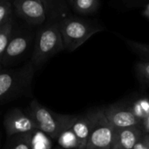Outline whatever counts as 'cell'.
<instances>
[{"label": "cell", "instance_id": "19", "mask_svg": "<svg viewBox=\"0 0 149 149\" xmlns=\"http://www.w3.org/2000/svg\"><path fill=\"white\" fill-rule=\"evenodd\" d=\"M135 68L139 77L143 82L149 83V61H140L136 63Z\"/></svg>", "mask_w": 149, "mask_h": 149}, {"label": "cell", "instance_id": "18", "mask_svg": "<svg viewBox=\"0 0 149 149\" xmlns=\"http://www.w3.org/2000/svg\"><path fill=\"white\" fill-rule=\"evenodd\" d=\"M13 15L12 3L0 2V26L4 25Z\"/></svg>", "mask_w": 149, "mask_h": 149}, {"label": "cell", "instance_id": "26", "mask_svg": "<svg viewBox=\"0 0 149 149\" xmlns=\"http://www.w3.org/2000/svg\"><path fill=\"white\" fill-rule=\"evenodd\" d=\"M12 1L13 0H0V2H10V3H12Z\"/></svg>", "mask_w": 149, "mask_h": 149}, {"label": "cell", "instance_id": "3", "mask_svg": "<svg viewBox=\"0 0 149 149\" xmlns=\"http://www.w3.org/2000/svg\"><path fill=\"white\" fill-rule=\"evenodd\" d=\"M34 75L31 61L21 68L0 70V102L9 101L28 91Z\"/></svg>", "mask_w": 149, "mask_h": 149}, {"label": "cell", "instance_id": "24", "mask_svg": "<svg viewBox=\"0 0 149 149\" xmlns=\"http://www.w3.org/2000/svg\"><path fill=\"white\" fill-rule=\"evenodd\" d=\"M66 1H67V3H68L69 6L71 7V9H72V2H73V0H66Z\"/></svg>", "mask_w": 149, "mask_h": 149}, {"label": "cell", "instance_id": "2", "mask_svg": "<svg viewBox=\"0 0 149 149\" xmlns=\"http://www.w3.org/2000/svg\"><path fill=\"white\" fill-rule=\"evenodd\" d=\"M58 27L64 48L69 52L74 51L93 34L103 30L102 26L93 21L72 15L59 21Z\"/></svg>", "mask_w": 149, "mask_h": 149}, {"label": "cell", "instance_id": "13", "mask_svg": "<svg viewBox=\"0 0 149 149\" xmlns=\"http://www.w3.org/2000/svg\"><path fill=\"white\" fill-rule=\"evenodd\" d=\"M72 119L73 115H65L63 126L56 138L59 147L64 149H79L78 140L71 128Z\"/></svg>", "mask_w": 149, "mask_h": 149}, {"label": "cell", "instance_id": "25", "mask_svg": "<svg viewBox=\"0 0 149 149\" xmlns=\"http://www.w3.org/2000/svg\"><path fill=\"white\" fill-rule=\"evenodd\" d=\"M144 127H145V129L147 130V132L149 133V126H144Z\"/></svg>", "mask_w": 149, "mask_h": 149}, {"label": "cell", "instance_id": "22", "mask_svg": "<svg viewBox=\"0 0 149 149\" xmlns=\"http://www.w3.org/2000/svg\"><path fill=\"white\" fill-rule=\"evenodd\" d=\"M143 126H149V115L145 120H143Z\"/></svg>", "mask_w": 149, "mask_h": 149}, {"label": "cell", "instance_id": "4", "mask_svg": "<svg viewBox=\"0 0 149 149\" xmlns=\"http://www.w3.org/2000/svg\"><path fill=\"white\" fill-rule=\"evenodd\" d=\"M26 114L35 123L37 129L56 140L64 122V114L52 112L41 105L37 100H32L26 111Z\"/></svg>", "mask_w": 149, "mask_h": 149}, {"label": "cell", "instance_id": "9", "mask_svg": "<svg viewBox=\"0 0 149 149\" xmlns=\"http://www.w3.org/2000/svg\"><path fill=\"white\" fill-rule=\"evenodd\" d=\"M103 112L114 129L138 126L142 120L131 110L123 107L110 106L102 108Z\"/></svg>", "mask_w": 149, "mask_h": 149}, {"label": "cell", "instance_id": "16", "mask_svg": "<svg viewBox=\"0 0 149 149\" xmlns=\"http://www.w3.org/2000/svg\"><path fill=\"white\" fill-rule=\"evenodd\" d=\"M33 133L18 134L12 136L13 139L9 143L7 149H31Z\"/></svg>", "mask_w": 149, "mask_h": 149}, {"label": "cell", "instance_id": "23", "mask_svg": "<svg viewBox=\"0 0 149 149\" xmlns=\"http://www.w3.org/2000/svg\"><path fill=\"white\" fill-rule=\"evenodd\" d=\"M144 136H145V138H146V140H147V141H148V143L149 145V133H145Z\"/></svg>", "mask_w": 149, "mask_h": 149}, {"label": "cell", "instance_id": "27", "mask_svg": "<svg viewBox=\"0 0 149 149\" xmlns=\"http://www.w3.org/2000/svg\"><path fill=\"white\" fill-rule=\"evenodd\" d=\"M147 11L148 17V18H149V6H148V9H147V11Z\"/></svg>", "mask_w": 149, "mask_h": 149}, {"label": "cell", "instance_id": "10", "mask_svg": "<svg viewBox=\"0 0 149 149\" xmlns=\"http://www.w3.org/2000/svg\"><path fill=\"white\" fill-rule=\"evenodd\" d=\"M144 133L140 126L114 129L111 149H133Z\"/></svg>", "mask_w": 149, "mask_h": 149}, {"label": "cell", "instance_id": "17", "mask_svg": "<svg viewBox=\"0 0 149 149\" xmlns=\"http://www.w3.org/2000/svg\"><path fill=\"white\" fill-rule=\"evenodd\" d=\"M125 42L134 53L139 56H141L142 58L149 59V44L140 43L131 40H125Z\"/></svg>", "mask_w": 149, "mask_h": 149}, {"label": "cell", "instance_id": "15", "mask_svg": "<svg viewBox=\"0 0 149 149\" xmlns=\"http://www.w3.org/2000/svg\"><path fill=\"white\" fill-rule=\"evenodd\" d=\"M13 25L14 15L4 25L0 26V68L2 67V60L11 36Z\"/></svg>", "mask_w": 149, "mask_h": 149}, {"label": "cell", "instance_id": "7", "mask_svg": "<svg viewBox=\"0 0 149 149\" xmlns=\"http://www.w3.org/2000/svg\"><path fill=\"white\" fill-rule=\"evenodd\" d=\"M13 12L30 26H40L46 21V14L40 0H13Z\"/></svg>", "mask_w": 149, "mask_h": 149}, {"label": "cell", "instance_id": "6", "mask_svg": "<svg viewBox=\"0 0 149 149\" xmlns=\"http://www.w3.org/2000/svg\"><path fill=\"white\" fill-rule=\"evenodd\" d=\"M35 34L30 29H12L11 36L2 60V66L9 67L19 62L27 54Z\"/></svg>", "mask_w": 149, "mask_h": 149}, {"label": "cell", "instance_id": "12", "mask_svg": "<svg viewBox=\"0 0 149 149\" xmlns=\"http://www.w3.org/2000/svg\"><path fill=\"white\" fill-rule=\"evenodd\" d=\"M44 5L46 21L57 22L72 15V9L66 0H40Z\"/></svg>", "mask_w": 149, "mask_h": 149}, {"label": "cell", "instance_id": "8", "mask_svg": "<svg viewBox=\"0 0 149 149\" xmlns=\"http://www.w3.org/2000/svg\"><path fill=\"white\" fill-rule=\"evenodd\" d=\"M3 126L8 137L34 133L38 130L32 119L18 108H13L5 114Z\"/></svg>", "mask_w": 149, "mask_h": 149}, {"label": "cell", "instance_id": "20", "mask_svg": "<svg viewBox=\"0 0 149 149\" xmlns=\"http://www.w3.org/2000/svg\"><path fill=\"white\" fill-rule=\"evenodd\" d=\"M122 3L127 5V7H131V8H134V7H138V6H141L146 0H121Z\"/></svg>", "mask_w": 149, "mask_h": 149}, {"label": "cell", "instance_id": "21", "mask_svg": "<svg viewBox=\"0 0 149 149\" xmlns=\"http://www.w3.org/2000/svg\"><path fill=\"white\" fill-rule=\"evenodd\" d=\"M133 149H149L148 143V141H147L144 135L139 140V141L135 144V146L134 147Z\"/></svg>", "mask_w": 149, "mask_h": 149}, {"label": "cell", "instance_id": "1", "mask_svg": "<svg viewBox=\"0 0 149 149\" xmlns=\"http://www.w3.org/2000/svg\"><path fill=\"white\" fill-rule=\"evenodd\" d=\"M64 49L58 23L45 21L36 32L31 61L34 66L40 65Z\"/></svg>", "mask_w": 149, "mask_h": 149}, {"label": "cell", "instance_id": "5", "mask_svg": "<svg viewBox=\"0 0 149 149\" xmlns=\"http://www.w3.org/2000/svg\"><path fill=\"white\" fill-rule=\"evenodd\" d=\"M93 126L86 149H111L114 128L107 119L103 110L92 111Z\"/></svg>", "mask_w": 149, "mask_h": 149}, {"label": "cell", "instance_id": "28", "mask_svg": "<svg viewBox=\"0 0 149 149\" xmlns=\"http://www.w3.org/2000/svg\"><path fill=\"white\" fill-rule=\"evenodd\" d=\"M56 149H64V148H56Z\"/></svg>", "mask_w": 149, "mask_h": 149}, {"label": "cell", "instance_id": "11", "mask_svg": "<svg viewBox=\"0 0 149 149\" xmlns=\"http://www.w3.org/2000/svg\"><path fill=\"white\" fill-rule=\"evenodd\" d=\"M93 126V113L92 112L83 115H73L71 128L75 134L79 149H86V144L91 133Z\"/></svg>", "mask_w": 149, "mask_h": 149}, {"label": "cell", "instance_id": "14", "mask_svg": "<svg viewBox=\"0 0 149 149\" xmlns=\"http://www.w3.org/2000/svg\"><path fill=\"white\" fill-rule=\"evenodd\" d=\"M100 0H73L72 11L79 15H92L98 11Z\"/></svg>", "mask_w": 149, "mask_h": 149}]
</instances>
